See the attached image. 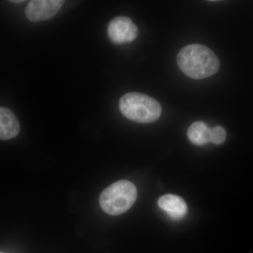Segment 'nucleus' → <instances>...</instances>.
Wrapping results in <instances>:
<instances>
[{"label": "nucleus", "mask_w": 253, "mask_h": 253, "mask_svg": "<svg viewBox=\"0 0 253 253\" xmlns=\"http://www.w3.org/2000/svg\"><path fill=\"white\" fill-rule=\"evenodd\" d=\"M107 33L109 39L114 44H123L134 41L138 36L139 30L130 18L118 16L109 23Z\"/></svg>", "instance_id": "4"}, {"label": "nucleus", "mask_w": 253, "mask_h": 253, "mask_svg": "<svg viewBox=\"0 0 253 253\" xmlns=\"http://www.w3.org/2000/svg\"><path fill=\"white\" fill-rule=\"evenodd\" d=\"M158 204L173 220H180L187 214V205L182 198L176 195H165L158 200Z\"/></svg>", "instance_id": "6"}, {"label": "nucleus", "mask_w": 253, "mask_h": 253, "mask_svg": "<svg viewBox=\"0 0 253 253\" xmlns=\"http://www.w3.org/2000/svg\"><path fill=\"white\" fill-rule=\"evenodd\" d=\"M226 138V130L222 126H214L211 129V142L214 144H221L225 141Z\"/></svg>", "instance_id": "9"}, {"label": "nucleus", "mask_w": 253, "mask_h": 253, "mask_svg": "<svg viewBox=\"0 0 253 253\" xmlns=\"http://www.w3.org/2000/svg\"><path fill=\"white\" fill-rule=\"evenodd\" d=\"M64 3L61 0H32L26 9V17L35 23L47 21L57 14Z\"/></svg>", "instance_id": "5"}, {"label": "nucleus", "mask_w": 253, "mask_h": 253, "mask_svg": "<svg viewBox=\"0 0 253 253\" xmlns=\"http://www.w3.org/2000/svg\"><path fill=\"white\" fill-rule=\"evenodd\" d=\"M119 108L125 117L136 123L155 122L162 113V107L156 99L139 92L125 94L120 100Z\"/></svg>", "instance_id": "2"}, {"label": "nucleus", "mask_w": 253, "mask_h": 253, "mask_svg": "<svg viewBox=\"0 0 253 253\" xmlns=\"http://www.w3.org/2000/svg\"><path fill=\"white\" fill-rule=\"evenodd\" d=\"M11 2H14V3H19V2H23L24 1H21V0H20V1H10Z\"/></svg>", "instance_id": "10"}, {"label": "nucleus", "mask_w": 253, "mask_h": 253, "mask_svg": "<svg viewBox=\"0 0 253 253\" xmlns=\"http://www.w3.org/2000/svg\"></svg>", "instance_id": "11"}, {"label": "nucleus", "mask_w": 253, "mask_h": 253, "mask_svg": "<svg viewBox=\"0 0 253 253\" xmlns=\"http://www.w3.org/2000/svg\"><path fill=\"white\" fill-rule=\"evenodd\" d=\"M137 198V190L127 180L116 181L102 191L99 204L103 211L111 215L126 212L134 205Z\"/></svg>", "instance_id": "3"}, {"label": "nucleus", "mask_w": 253, "mask_h": 253, "mask_svg": "<svg viewBox=\"0 0 253 253\" xmlns=\"http://www.w3.org/2000/svg\"><path fill=\"white\" fill-rule=\"evenodd\" d=\"M176 62L183 73L195 80L211 77L219 71V59L207 46L193 44L184 46L176 56Z\"/></svg>", "instance_id": "1"}, {"label": "nucleus", "mask_w": 253, "mask_h": 253, "mask_svg": "<svg viewBox=\"0 0 253 253\" xmlns=\"http://www.w3.org/2000/svg\"><path fill=\"white\" fill-rule=\"evenodd\" d=\"M211 128L201 121L193 123L188 129V138L196 146H204L211 142Z\"/></svg>", "instance_id": "8"}, {"label": "nucleus", "mask_w": 253, "mask_h": 253, "mask_svg": "<svg viewBox=\"0 0 253 253\" xmlns=\"http://www.w3.org/2000/svg\"><path fill=\"white\" fill-rule=\"evenodd\" d=\"M20 124L14 113L9 109L0 107V139L9 140L18 135Z\"/></svg>", "instance_id": "7"}]
</instances>
